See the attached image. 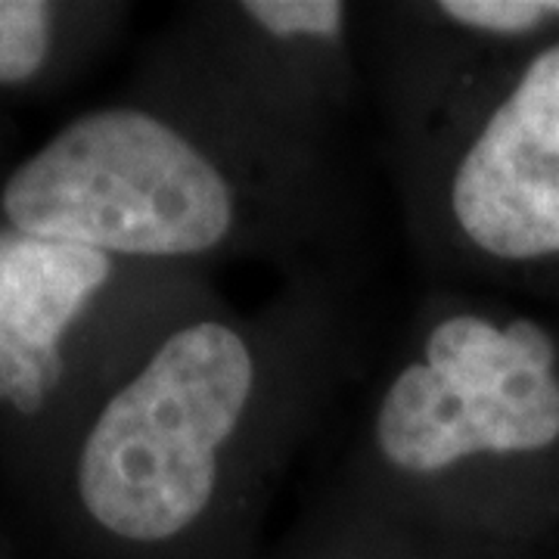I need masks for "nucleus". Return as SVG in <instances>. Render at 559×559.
I'll use <instances>...</instances> for the list:
<instances>
[{
  "label": "nucleus",
  "mask_w": 559,
  "mask_h": 559,
  "mask_svg": "<svg viewBox=\"0 0 559 559\" xmlns=\"http://www.w3.org/2000/svg\"><path fill=\"white\" fill-rule=\"evenodd\" d=\"M373 340L345 264L252 308H183L91 411L72 498L112 559H261L286 476L358 389Z\"/></svg>",
  "instance_id": "f257e3e1"
},
{
  "label": "nucleus",
  "mask_w": 559,
  "mask_h": 559,
  "mask_svg": "<svg viewBox=\"0 0 559 559\" xmlns=\"http://www.w3.org/2000/svg\"><path fill=\"white\" fill-rule=\"evenodd\" d=\"M13 230L116 259L280 277L345 264L355 193L340 146L267 131L165 81L91 109L16 165L0 190Z\"/></svg>",
  "instance_id": "f03ea898"
},
{
  "label": "nucleus",
  "mask_w": 559,
  "mask_h": 559,
  "mask_svg": "<svg viewBox=\"0 0 559 559\" xmlns=\"http://www.w3.org/2000/svg\"><path fill=\"white\" fill-rule=\"evenodd\" d=\"M355 411L333 485L476 559L485 473L559 451V342L528 314L436 286L373 352Z\"/></svg>",
  "instance_id": "7ed1b4c3"
},
{
  "label": "nucleus",
  "mask_w": 559,
  "mask_h": 559,
  "mask_svg": "<svg viewBox=\"0 0 559 559\" xmlns=\"http://www.w3.org/2000/svg\"><path fill=\"white\" fill-rule=\"evenodd\" d=\"M385 162L419 271L559 261V38Z\"/></svg>",
  "instance_id": "20e7f679"
},
{
  "label": "nucleus",
  "mask_w": 559,
  "mask_h": 559,
  "mask_svg": "<svg viewBox=\"0 0 559 559\" xmlns=\"http://www.w3.org/2000/svg\"><path fill=\"white\" fill-rule=\"evenodd\" d=\"M168 81L293 140L340 146L367 103L360 3L209 0L175 13L146 62Z\"/></svg>",
  "instance_id": "39448f33"
},
{
  "label": "nucleus",
  "mask_w": 559,
  "mask_h": 559,
  "mask_svg": "<svg viewBox=\"0 0 559 559\" xmlns=\"http://www.w3.org/2000/svg\"><path fill=\"white\" fill-rule=\"evenodd\" d=\"M165 264L116 259L79 242L0 227V407L38 419L69 385V342L103 301H116ZM187 271V267H183Z\"/></svg>",
  "instance_id": "423d86ee"
},
{
  "label": "nucleus",
  "mask_w": 559,
  "mask_h": 559,
  "mask_svg": "<svg viewBox=\"0 0 559 559\" xmlns=\"http://www.w3.org/2000/svg\"><path fill=\"white\" fill-rule=\"evenodd\" d=\"M261 559H469L385 520L333 481Z\"/></svg>",
  "instance_id": "0eeeda50"
},
{
  "label": "nucleus",
  "mask_w": 559,
  "mask_h": 559,
  "mask_svg": "<svg viewBox=\"0 0 559 559\" xmlns=\"http://www.w3.org/2000/svg\"><path fill=\"white\" fill-rule=\"evenodd\" d=\"M60 7L47 0H0V87H25L53 57Z\"/></svg>",
  "instance_id": "6e6552de"
}]
</instances>
